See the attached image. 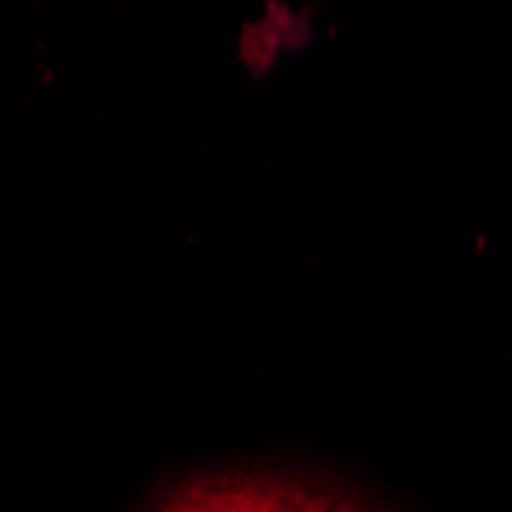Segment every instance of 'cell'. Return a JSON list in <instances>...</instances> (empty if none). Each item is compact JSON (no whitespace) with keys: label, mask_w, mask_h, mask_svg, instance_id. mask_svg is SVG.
<instances>
[{"label":"cell","mask_w":512,"mask_h":512,"mask_svg":"<svg viewBox=\"0 0 512 512\" xmlns=\"http://www.w3.org/2000/svg\"><path fill=\"white\" fill-rule=\"evenodd\" d=\"M157 512H362L344 497L279 479L212 476L184 482L160 500Z\"/></svg>","instance_id":"1"}]
</instances>
